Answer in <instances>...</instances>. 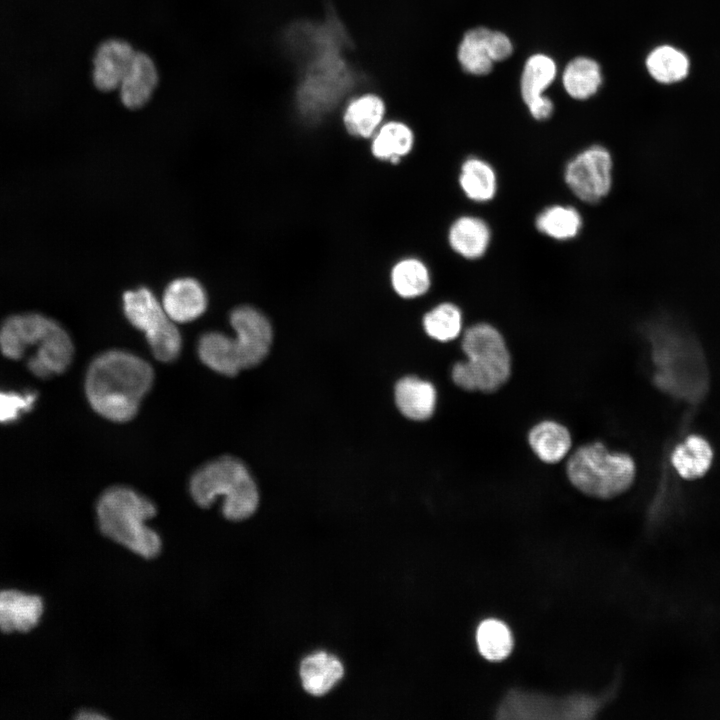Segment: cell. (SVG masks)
<instances>
[{"label":"cell","instance_id":"f1b7e54d","mask_svg":"<svg viewBox=\"0 0 720 720\" xmlns=\"http://www.w3.org/2000/svg\"><path fill=\"white\" fill-rule=\"evenodd\" d=\"M476 641L481 655L490 661H501L509 656L513 647L510 629L497 619H486L480 623Z\"/></svg>","mask_w":720,"mask_h":720},{"label":"cell","instance_id":"7c38bea8","mask_svg":"<svg viewBox=\"0 0 720 720\" xmlns=\"http://www.w3.org/2000/svg\"><path fill=\"white\" fill-rule=\"evenodd\" d=\"M527 443L540 462L555 465L569 456L573 447V438L568 427L560 421L542 419L530 427Z\"/></svg>","mask_w":720,"mask_h":720},{"label":"cell","instance_id":"8992f818","mask_svg":"<svg viewBox=\"0 0 720 720\" xmlns=\"http://www.w3.org/2000/svg\"><path fill=\"white\" fill-rule=\"evenodd\" d=\"M123 311L127 320L145 334L156 359L171 362L178 357L182 347L181 334L149 289L141 287L126 291Z\"/></svg>","mask_w":720,"mask_h":720},{"label":"cell","instance_id":"4dcf8cb0","mask_svg":"<svg viewBox=\"0 0 720 720\" xmlns=\"http://www.w3.org/2000/svg\"><path fill=\"white\" fill-rule=\"evenodd\" d=\"M555 73L556 67L551 58L540 54L529 58L521 80V94L527 106L543 96V91L553 81Z\"/></svg>","mask_w":720,"mask_h":720},{"label":"cell","instance_id":"ac0fdd59","mask_svg":"<svg viewBox=\"0 0 720 720\" xmlns=\"http://www.w3.org/2000/svg\"><path fill=\"white\" fill-rule=\"evenodd\" d=\"M534 225L544 237L566 242L578 237L584 221L581 212L575 206L554 203L545 206L536 214Z\"/></svg>","mask_w":720,"mask_h":720},{"label":"cell","instance_id":"30bf717a","mask_svg":"<svg viewBox=\"0 0 720 720\" xmlns=\"http://www.w3.org/2000/svg\"><path fill=\"white\" fill-rule=\"evenodd\" d=\"M56 321L37 313L13 315L0 328V349L9 359H20L25 351L38 346Z\"/></svg>","mask_w":720,"mask_h":720},{"label":"cell","instance_id":"e575fe53","mask_svg":"<svg viewBox=\"0 0 720 720\" xmlns=\"http://www.w3.org/2000/svg\"><path fill=\"white\" fill-rule=\"evenodd\" d=\"M76 718L80 720H100L106 719L107 717L96 710L84 709L77 713Z\"/></svg>","mask_w":720,"mask_h":720},{"label":"cell","instance_id":"e0dca14e","mask_svg":"<svg viewBox=\"0 0 720 720\" xmlns=\"http://www.w3.org/2000/svg\"><path fill=\"white\" fill-rule=\"evenodd\" d=\"M458 182L464 195L479 204L493 201L499 189L495 167L479 156H470L463 161Z\"/></svg>","mask_w":720,"mask_h":720},{"label":"cell","instance_id":"484cf974","mask_svg":"<svg viewBox=\"0 0 720 720\" xmlns=\"http://www.w3.org/2000/svg\"><path fill=\"white\" fill-rule=\"evenodd\" d=\"M646 66L651 76L661 83H674L684 79L689 71V60L680 50L663 45L647 57Z\"/></svg>","mask_w":720,"mask_h":720},{"label":"cell","instance_id":"44dd1931","mask_svg":"<svg viewBox=\"0 0 720 720\" xmlns=\"http://www.w3.org/2000/svg\"><path fill=\"white\" fill-rule=\"evenodd\" d=\"M343 674L342 663L335 656L323 651L307 656L300 665L303 688L315 696L330 691Z\"/></svg>","mask_w":720,"mask_h":720},{"label":"cell","instance_id":"603a6c76","mask_svg":"<svg viewBox=\"0 0 720 720\" xmlns=\"http://www.w3.org/2000/svg\"><path fill=\"white\" fill-rule=\"evenodd\" d=\"M197 352L200 360L210 369L225 376H235L240 370L231 337L210 331L203 334L198 342Z\"/></svg>","mask_w":720,"mask_h":720},{"label":"cell","instance_id":"1f68e13d","mask_svg":"<svg viewBox=\"0 0 720 720\" xmlns=\"http://www.w3.org/2000/svg\"><path fill=\"white\" fill-rule=\"evenodd\" d=\"M35 399L34 394L20 395L0 391V423L15 420L21 411L32 407Z\"/></svg>","mask_w":720,"mask_h":720},{"label":"cell","instance_id":"9a60e30c","mask_svg":"<svg viewBox=\"0 0 720 720\" xmlns=\"http://www.w3.org/2000/svg\"><path fill=\"white\" fill-rule=\"evenodd\" d=\"M492 235L491 226L485 219L476 215H462L451 224L448 242L456 254L473 261L487 254Z\"/></svg>","mask_w":720,"mask_h":720},{"label":"cell","instance_id":"277c9868","mask_svg":"<svg viewBox=\"0 0 720 720\" xmlns=\"http://www.w3.org/2000/svg\"><path fill=\"white\" fill-rule=\"evenodd\" d=\"M565 473L581 493L607 500L633 485L637 466L629 453L612 450L601 441H591L571 451L566 458Z\"/></svg>","mask_w":720,"mask_h":720},{"label":"cell","instance_id":"7a4b0ae2","mask_svg":"<svg viewBox=\"0 0 720 720\" xmlns=\"http://www.w3.org/2000/svg\"><path fill=\"white\" fill-rule=\"evenodd\" d=\"M156 513L149 498L122 485L106 489L96 505L102 534L146 559L156 557L162 547L159 534L147 525Z\"/></svg>","mask_w":720,"mask_h":720},{"label":"cell","instance_id":"4316f807","mask_svg":"<svg viewBox=\"0 0 720 720\" xmlns=\"http://www.w3.org/2000/svg\"><path fill=\"white\" fill-rule=\"evenodd\" d=\"M600 83L599 65L589 58L574 59L567 65L563 74L565 90L571 97L579 100L595 94Z\"/></svg>","mask_w":720,"mask_h":720},{"label":"cell","instance_id":"9c48e42d","mask_svg":"<svg viewBox=\"0 0 720 720\" xmlns=\"http://www.w3.org/2000/svg\"><path fill=\"white\" fill-rule=\"evenodd\" d=\"M136 49L126 39L110 37L101 41L92 58L91 80L103 93L117 91Z\"/></svg>","mask_w":720,"mask_h":720},{"label":"cell","instance_id":"6da1fadb","mask_svg":"<svg viewBox=\"0 0 720 720\" xmlns=\"http://www.w3.org/2000/svg\"><path fill=\"white\" fill-rule=\"evenodd\" d=\"M153 369L141 357L123 350L99 354L90 364L85 392L90 406L113 422L131 420L153 383Z\"/></svg>","mask_w":720,"mask_h":720},{"label":"cell","instance_id":"d4e9b609","mask_svg":"<svg viewBox=\"0 0 720 720\" xmlns=\"http://www.w3.org/2000/svg\"><path fill=\"white\" fill-rule=\"evenodd\" d=\"M490 30L475 28L468 31L458 49V60L466 72L484 75L491 71L493 60L488 48Z\"/></svg>","mask_w":720,"mask_h":720},{"label":"cell","instance_id":"836d02e7","mask_svg":"<svg viewBox=\"0 0 720 720\" xmlns=\"http://www.w3.org/2000/svg\"><path fill=\"white\" fill-rule=\"evenodd\" d=\"M531 116L536 120H546L553 112L552 101L545 96L540 97L536 101L527 106Z\"/></svg>","mask_w":720,"mask_h":720},{"label":"cell","instance_id":"7402d4cb","mask_svg":"<svg viewBox=\"0 0 720 720\" xmlns=\"http://www.w3.org/2000/svg\"><path fill=\"white\" fill-rule=\"evenodd\" d=\"M384 113L383 100L377 95L365 94L348 104L343 120L350 134L367 138L378 129Z\"/></svg>","mask_w":720,"mask_h":720},{"label":"cell","instance_id":"f546056e","mask_svg":"<svg viewBox=\"0 0 720 720\" xmlns=\"http://www.w3.org/2000/svg\"><path fill=\"white\" fill-rule=\"evenodd\" d=\"M423 325L431 338L440 342L452 341L462 332V311L453 303H441L426 313Z\"/></svg>","mask_w":720,"mask_h":720},{"label":"cell","instance_id":"52a82bcc","mask_svg":"<svg viewBox=\"0 0 720 720\" xmlns=\"http://www.w3.org/2000/svg\"><path fill=\"white\" fill-rule=\"evenodd\" d=\"M563 181L580 202L595 205L610 194L614 181V159L603 145L592 144L572 155L563 168Z\"/></svg>","mask_w":720,"mask_h":720},{"label":"cell","instance_id":"83f0119b","mask_svg":"<svg viewBox=\"0 0 720 720\" xmlns=\"http://www.w3.org/2000/svg\"><path fill=\"white\" fill-rule=\"evenodd\" d=\"M391 282L396 293L404 298L425 294L431 284L426 265L415 258L399 261L392 269Z\"/></svg>","mask_w":720,"mask_h":720},{"label":"cell","instance_id":"5b68a950","mask_svg":"<svg viewBox=\"0 0 720 720\" xmlns=\"http://www.w3.org/2000/svg\"><path fill=\"white\" fill-rule=\"evenodd\" d=\"M189 490L197 505L209 508L219 497L222 513L231 521L249 518L257 509L259 493L247 467L238 458L221 456L192 475Z\"/></svg>","mask_w":720,"mask_h":720},{"label":"cell","instance_id":"3957f363","mask_svg":"<svg viewBox=\"0 0 720 720\" xmlns=\"http://www.w3.org/2000/svg\"><path fill=\"white\" fill-rule=\"evenodd\" d=\"M465 360L454 364L453 382L469 392L494 393L512 376V356L502 332L492 323L478 322L462 337Z\"/></svg>","mask_w":720,"mask_h":720},{"label":"cell","instance_id":"ba28073f","mask_svg":"<svg viewBox=\"0 0 720 720\" xmlns=\"http://www.w3.org/2000/svg\"><path fill=\"white\" fill-rule=\"evenodd\" d=\"M235 331L232 347L241 370L259 364L270 350L273 332L266 316L251 306H239L230 313Z\"/></svg>","mask_w":720,"mask_h":720},{"label":"cell","instance_id":"cb8c5ba5","mask_svg":"<svg viewBox=\"0 0 720 720\" xmlns=\"http://www.w3.org/2000/svg\"><path fill=\"white\" fill-rule=\"evenodd\" d=\"M413 142V133L407 125L391 121L378 129L371 150L375 157L397 163L402 156L410 152Z\"/></svg>","mask_w":720,"mask_h":720},{"label":"cell","instance_id":"d6986e66","mask_svg":"<svg viewBox=\"0 0 720 720\" xmlns=\"http://www.w3.org/2000/svg\"><path fill=\"white\" fill-rule=\"evenodd\" d=\"M713 456L709 441L700 435L692 434L674 448L671 464L681 478L696 480L709 471Z\"/></svg>","mask_w":720,"mask_h":720},{"label":"cell","instance_id":"2e32d148","mask_svg":"<svg viewBox=\"0 0 720 720\" xmlns=\"http://www.w3.org/2000/svg\"><path fill=\"white\" fill-rule=\"evenodd\" d=\"M73 344L68 333L58 323L37 346L28 367L39 377L62 373L71 363Z\"/></svg>","mask_w":720,"mask_h":720},{"label":"cell","instance_id":"5bb4252c","mask_svg":"<svg viewBox=\"0 0 720 720\" xmlns=\"http://www.w3.org/2000/svg\"><path fill=\"white\" fill-rule=\"evenodd\" d=\"M207 303L206 292L197 280L179 278L166 287L161 304L173 322L186 323L200 317Z\"/></svg>","mask_w":720,"mask_h":720},{"label":"cell","instance_id":"8fae6325","mask_svg":"<svg viewBox=\"0 0 720 720\" xmlns=\"http://www.w3.org/2000/svg\"><path fill=\"white\" fill-rule=\"evenodd\" d=\"M160 82V71L154 58L137 50L117 91L121 104L129 110L144 107L152 99Z\"/></svg>","mask_w":720,"mask_h":720},{"label":"cell","instance_id":"d6a6232c","mask_svg":"<svg viewBox=\"0 0 720 720\" xmlns=\"http://www.w3.org/2000/svg\"><path fill=\"white\" fill-rule=\"evenodd\" d=\"M488 48L493 61H502L512 53V44L509 38L501 32L490 31Z\"/></svg>","mask_w":720,"mask_h":720},{"label":"cell","instance_id":"ffe728a7","mask_svg":"<svg viewBox=\"0 0 720 720\" xmlns=\"http://www.w3.org/2000/svg\"><path fill=\"white\" fill-rule=\"evenodd\" d=\"M395 401L400 412L413 420L432 416L436 405L434 386L417 377H404L395 386Z\"/></svg>","mask_w":720,"mask_h":720},{"label":"cell","instance_id":"4fadbf2b","mask_svg":"<svg viewBox=\"0 0 720 720\" xmlns=\"http://www.w3.org/2000/svg\"><path fill=\"white\" fill-rule=\"evenodd\" d=\"M44 611L39 595L16 589L0 591V630L4 633L28 632L35 628Z\"/></svg>","mask_w":720,"mask_h":720}]
</instances>
